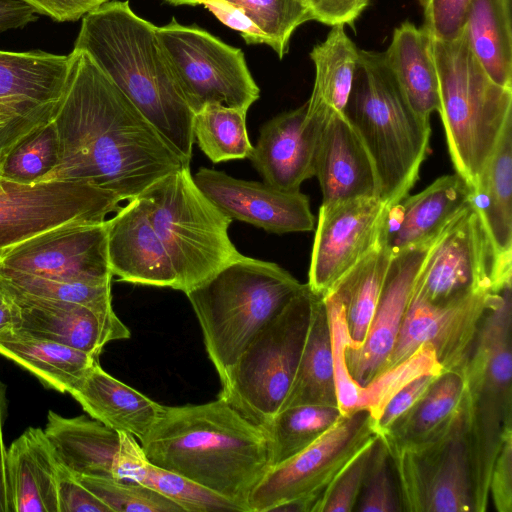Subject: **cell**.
<instances>
[{"instance_id": "cell-29", "label": "cell", "mask_w": 512, "mask_h": 512, "mask_svg": "<svg viewBox=\"0 0 512 512\" xmlns=\"http://www.w3.org/2000/svg\"><path fill=\"white\" fill-rule=\"evenodd\" d=\"M44 432L73 474L114 478L120 445L117 431L84 415L67 418L50 410Z\"/></svg>"}, {"instance_id": "cell-10", "label": "cell", "mask_w": 512, "mask_h": 512, "mask_svg": "<svg viewBox=\"0 0 512 512\" xmlns=\"http://www.w3.org/2000/svg\"><path fill=\"white\" fill-rule=\"evenodd\" d=\"M156 35L173 77L193 113L207 104L247 112L259 98L241 49L232 47L197 26L174 18L157 27Z\"/></svg>"}, {"instance_id": "cell-37", "label": "cell", "mask_w": 512, "mask_h": 512, "mask_svg": "<svg viewBox=\"0 0 512 512\" xmlns=\"http://www.w3.org/2000/svg\"><path fill=\"white\" fill-rule=\"evenodd\" d=\"M391 253L381 243L350 272L342 277L330 290L336 291L345 306V315L352 346L358 348L364 341L376 310Z\"/></svg>"}, {"instance_id": "cell-38", "label": "cell", "mask_w": 512, "mask_h": 512, "mask_svg": "<svg viewBox=\"0 0 512 512\" xmlns=\"http://www.w3.org/2000/svg\"><path fill=\"white\" fill-rule=\"evenodd\" d=\"M341 416L338 407L323 405H300L280 410L263 428L269 465H277L310 446Z\"/></svg>"}, {"instance_id": "cell-16", "label": "cell", "mask_w": 512, "mask_h": 512, "mask_svg": "<svg viewBox=\"0 0 512 512\" xmlns=\"http://www.w3.org/2000/svg\"><path fill=\"white\" fill-rule=\"evenodd\" d=\"M6 275L111 282L106 221L62 225L4 250L0 253V276Z\"/></svg>"}, {"instance_id": "cell-11", "label": "cell", "mask_w": 512, "mask_h": 512, "mask_svg": "<svg viewBox=\"0 0 512 512\" xmlns=\"http://www.w3.org/2000/svg\"><path fill=\"white\" fill-rule=\"evenodd\" d=\"M387 450L397 478L402 511L473 512L464 407L438 434Z\"/></svg>"}, {"instance_id": "cell-43", "label": "cell", "mask_w": 512, "mask_h": 512, "mask_svg": "<svg viewBox=\"0 0 512 512\" xmlns=\"http://www.w3.org/2000/svg\"><path fill=\"white\" fill-rule=\"evenodd\" d=\"M0 279L5 286L27 295L81 304L106 315L116 314L112 307L111 282L59 281L28 275H6Z\"/></svg>"}, {"instance_id": "cell-56", "label": "cell", "mask_w": 512, "mask_h": 512, "mask_svg": "<svg viewBox=\"0 0 512 512\" xmlns=\"http://www.w3.org/2000/svg\"><path fill=\"white\" fill-rule=\"evenodd\" d=\"M7 416L6 386L0 380V512H13V502L8 480L6 454L3 441V426Z\"/></svg>"}, {"instance_id": "cell-55", "label": "cell", "mask_w": 512, "mask_h": 512, "mask_svg": "<svg viewBox=\"0 0 512 512\" xmlns=\"http://www.w3.org/2000/svg\"><path fill=\"white\" fill-rule=\"evenodd\" d=\"M56 22H74L110 0H17Z\"/></svg>"}, {"instance_id": "cell-28", "label": "cell", "mask_w": 512, "mask_h": 512, "mask_svg": "<svg viewBox=\"0 0 512 512\" xmlns=\"http://www.w3.org/2000/svg\"><path fill=\"white\" fill-rule=\"evenodd\" d=\"M383 53L386 67L412 109L430 120L439 110V83L432 40L422 27L405 21L393 31Z\"/></svg>"}, {"instance_id": "cell-35", "label": "cell", "mask_w": 512, "mask_h": 512, "mask_svg": "<svg viewBox=\"0 0 512 512\" xmlns=\"http://www.w3.org/2000/svg\"><path fill=\"white\" fill-rule=\"evenodd\" d=\"M464 32L491 80L512 88L511 0H474Z\"/></svg>"}, {"instance_id": "cell-30", "label": "cell", "mask_w": 512, "mask_h": 512, "mask_svg": "<svg viewBox=\"0 0 512 512\" xmlns=\"http://www.w3.org/2000/svg\"><path fill=\"white\" fill-rule=\"evenodd\" d=\"M0 355L16 363L44 387L70 393L99 357L21 329L0 334Z\"/></svg>"}, {"instance_id": "cell-21", "label": "cell", "mask_w": 512, "mask_h": 512, "mask_svg": "<svg viewBox=\"0 0 512 512\" xmlns=\"http://www.w3.org/2000/svg\"><path fill=\"white\" fill-rule=\"evenodd\" d=\"M471 206V190L457 174L388 208L382 238L391 255L434 241Z\"/></svg>"}, {"instance_id": "cell-49", "label": "cell", "mask_w": 512, "mask_h": 512, "mask_svg": "<svg viewBox=\"0 0 512 512\" xmlns=\"http://www.w3.org/2000/svg\"><path fill=\"white\" fill-rule=\"evenodd\" d=\"M59 512H112L62 463L57 474Z\"/></svg>"}, {"instance_id": "cell-14", "label": "cell", "mask_w": 512, "mask_h": 512, "mask_svg": "<svg viewBox=\"0 0 512 512\" xmlns=\"http://www.w3.org/2000/svg\"><path fill=\"white\" fill-rule=\"evenodd\" d=\"M512 271L500 268L477 211L470 206L433 244L413 293L432 304H447L470 293L503 288Z\"/></svg>"}, {"instance_id": "cell-44", "label": "cell", "mask_w": 512, "mask_h": 512, "mask_svg": "<svg viewBox=\"0 0 512 512\" xmlns=\"http://www.w3.org/2000/svg\"><path fill=\"white\" fill-rule=\"evenodd\" d=\"M322 298L330 328L337 404L341 414L347 415L358 409L361 390V385L353 379L347 365L346 351L353 343L340 295L334 290H329Z\"/></svg>"}, {"instance_id": "cell-57", "label": "cell", "mask_w": 512, "mask_h": 512, "mask_svg": "<svg viewBox=\"0 0 512 512\" xmlns=\"http://www.w3.org/2000/svg\"><path fill=\"white\" fill-rule=\"evenodd\" d=\"M38 14L17 0H0V33L27 26L38 20Z\"/></svg>"}, {"instance_id": "cell-46", "label": "cell", "mask_w": 512, "mask_h": 512, "mask_svg": "<svg viewBox=\"0 0 512 512\" xmlns=\"http://www.w3.org/2000/svg\"><path fill=\"white\" fill-rule=\"evenodd\" d=\"M392 469L386 445L378 437L355 510L360 512L402 511L398 489L392 479Z\"/></svg>"}, {"instance_id": "cell-52", "label": "cell", "mask_w": 512, "mask_h": 512, "mask_svg": "<svg viewBox=\"0 0 512 512\" xmlns=\"http://www.w3.org/2000/svg\"><path fill=\"white\" fill-rule=\"evenodd\" d=\"M489 497L498 512H512V432L505 435L495 459L489 481Z\"/></svg>"}, {"instance_id": "cell-54", "label": "cell", "mask_w": 512, "mask_h": 512, "mask_svg": "<svg viewBox=\"0 0 512 512\" xmlns=\"http://www.w3.org/2000/svg\"><path fill=\"white\" fill-rule=\"evenodd\" d=\"M223 24L237 31L247 44H267L263 33L236 5L226 0H200Z\"/></svg>"}, {"instance_id": "cell-24", "label": "cell", "mask_w": 512, "mask_h": 512, "mask_svg": "<svg viewBox=\"0 0 512 512\" xmlns=\"http://www.w3.org/2000/svg\"><path fill=\"white\" fill-rule=\"evenodd\" d=\"M322 204L379 197L373 161L343 112H332L320 136L315 175Z\"/></svg>"}, {"instance_id": "cell-27", "label": "cell", "mask_w": 512, "mask_h": 512, "mask_svg": "<svg viewBox=\"0 0 512 512\" xmlns=\"http://www.w3.org/2000/svg\"><path fill=\"white\" fill-rule=\"evenodd\" d=\"M512 120L489 158L477 187L471 192V206L479 214L493 245L498 264L512 270Z\"/></svg>"}, {"instance_id": "cell-51", "label": "cell", "mask_w": 512, "mask_h": 512, "mask_svg": "<svg viewBox=\"0 0 512 512\" xmlns=\"http://www.w3.org/2000/svg\"><path fill=\"white\" fill-rule=\"evenodd\" d=\"M439 375L420 376L397 392L374 422L377 435L380 436L385 433L398 419L405 415L427 392Z\"/></svg>"}, {"instance_id": "cell-20", "label": "cell", "mask_w": 512, "mask_h": 512, "mask_svg": "<svg viewBox=\"0 0 512 512\" xmlns=\"http://www.w3.org/2000/svg\"><path fill=\"white\" fill-rule=\"evenodd\" d=\"M438 238L392 255L365 339L358 348H347L346 351L349 372L359 385L368 383L387 361L396 343L419 272Z\"/></svg>"}, {"instance_id": "cell-59", "label": "cell", "mask_w": 512, "mask_h": 512, "mask_svg": "<svg viewBox=\"0 0 512 512\" xmlns=\"http://www.w3.org/2000/svg\"><path fill=\"white\" fill-rule=\"evenodd\" d=\"M173 5H199L200 0H166Z\"/></svg>"}, {"instance_id": "cell-22", "label": "cell", "mask_w": 512, "mask_h": 512, "mask_svg": "<svg viewBox=\"0 0 512 512\" xmlns=\"http://www.w3.org/2000/svg\"><path fill=\"white\" fill-rule=\"evenodd\" d=\"M106 228L112 275L131 284L176 289L170 260L140 196L106 220Z\"/></svg>"}, {"instance_id": "cell-39", "label": "cell", "mask_w": 512, "mask_h": 512, "mask_svg": "<svg viewBox=\"0 0 512 512\" xmlns=\"http://www.w3.org/2000/svg\"><path fill=\"white\" fill-rule=\"evenodd\" d=\"M243 110L221 104H207L194 113L193 137L213 163L249 158L253 145Z\"/></svg>"}, {"instance_id": "cell-41", "label": "cell", "mask_w": 512, "mask_h": 512, "mask_svg": "<svg viewBox=\"0 0 512 512\" xmlns=\"http://www.w3.org/2000/svg\"><path fill=\"white\" fill-rule=\"evenodd\" d=\"M443 372L433 346L422 344L408 358L382 370L361 386L358 409L367 410L375 422L389 400L410 382L423 375Z\"/></svg>"}, {"instance_id": "cell-19", "label": "cell", "mask_w": 512, "mask_h": 512, "mask_svg": "<svg viewBox=\"0 0 512 512\" xmlns=\"http://www.w3.org/2000/svg\"><path fill=\"white\" fill-rule=\"evenodd\" d=\"M193 179L202 193L231 220L276 234L314 229L315 217L309 198L300 190L283 191L265 182L238 179L204 167Z\"/></svg>"}, {"instance_id": "cell-4", "label": "cell", "mask_w": 512, "mask_h": 512, "mask_svg": "<svg viewBox=\"0 0 512 512\" xmlns=\"http://www.w3.org/2000/svg\"><path fill=\"white\" fill-rule=\"evenodd\" d=\"M343 111L365 145L390 208L408 195L429 150L430 120L409 105L385 65L383 53L360 50Z\"/></svg>"}, {"instance_id": "cell-15", "label": "cell", "mask_w": 512, "mask_h": 512, "mask_svg": "<svg viewBox=\"0 0 512 512\" xmlns=\"http://www.w3.org/2000/svg\"><path fill=\"white\" fill-rule=\"evenodd\" d=\"M499 293L477 291L439 305L412 292L396 343L381 371L400 363L419 346L428 343L433 346L444 372L462 373L483 317L496 303Z\"/></svg>"}, {"instance_id": "cell-18", "label": "cell", "mask_w": 512, "mask_h": 512, "mask_svg": "<svg viewBox=\"0 0 512 512\" xmlns=\"http://www.w3.org/2000/svg\"><path fill=\"white\" fill-rule=\"evenodd\" d=\"M331 113L309 99L262 125L248 159L263 182L283 191H299L315 175L320 136Z\"/></svg>"}, {"instance_id": "cell-17", "label": "cell", "mask_w": 512, "mask_h": 512, "mask_svg": "<svg viewBox=\"0 0 512 512\" xmlns=\"http://www.w3.org/2000/svg\"><path fill=\"white\" fill-rule=\"evenodd\" d=\"M388 208L379 197L321 204L307 282L313 293L324 296L381 243Z\"/></svg>"}, {"instance_id": "cell-5", "label": "cell", "mask_w": 512, "mask_h": 512, "mask_svg": "<svg viewBox=\"0 0 512 512\" xmlns=\"http://www.w3.org/2000/svg\"><path fill=\"white\" fill-rule=\"evenodd\" d=\"M303 286L278 264L243 256L185 293L220 381Z\"/></svg>"}, {"instance_id": "cell-1", "label": "cell", "mask_w": 512, "mask_h": 512, "mask_svg": "<svg viewBox=\"0 0 512 512\" xmlns=\"http://www.w3.org/2000/svg\"><path fill=\"white\" fill-rule=\"evenodd\" d=\"M70 57L68 83L52 119L60 161L45 181L87 182L124 201L190 165L85 51L73 49Z\"/></svg>"}, {"instance_id": "cell-2", "label": "cell", "mask_w": 512, "mask_h": 512, "mask_svg": "<svg viewBox=\"0 0 512 512\" xmlns=\"http://www.w3.org/2000/svg\"><path fill=\"white\" fill-rule=\"evenodd\" d=\"M153 464L175 472L239 505L269 468L264 430L224 398L164 406L140 442Z\"/></svg>"}, {"instance_id": "cell-34", "label": "cell", "mask_w": 512, "mask_h": 512, "mask_svg": "<svg viewBox=\"0 0 512 512\" xmlns=\"http://www.w3.org/2000/svg\"><path fill=\"white\" fill-rule=\"evenodd\" d=\"M465 381L460 372L445 371L421 399L385 433L378 436L387 448L426 440L447 427L464 407Z\"/></svg>"}, {"instance_id": "cell-33", "label": "cell", "mask_w": 512, "mask_h": 512, "mask_svg": "<svg viewBox=\"0 0 512 512\" xmlns=\"http://www.w3.org/2000/svg\"><path fill=\"white\" fill-rule=\"evenodd\" d=\"M300 405L338 407L328 316L317 294L296 374L281 410Z\"/></svg>"}, {"instance_id": "cell-45", "label": "cell", "mask_w": 512, "mask_h": 512, "mask_svg": "<svg viewBox=\"0 0 512 512\" xmlns=\"http://www.w3.org/2000/svg\"><path fill=\"white\" fill-rule=\"evenodd\" d=\"M76 479L112 512H180L173 501L134 481L113 477L76 475Z\"/></svg>"}, {"instance_id": "cell-12", "label": "cell", "mask_w": 512, "mask_h": 512, "mask_svg": "<svg viewBox=\"0 0 512 512\" xmlns=\"http://www.w3.org/2000/svg\"><path fill=\"white\" fill-rule=\"evenodd\" d=\"M120 202L114 193L83 181L24 184L0 177V253L55 227L105 222Z\"/></svg>"}, {"instance_id": "cell-48", "label": "cell", "mask_w": 512, "mask_h": 512, "mask_svg": "<svg viewBox=\"0 0 512 512\" xmlns=\"http://www.w3.org/2000/svg\"><path fill=\"white\" fill-rule=\"evenodd\" d=\"M474 0H418L422 28L432 40L448 42L462 35Z\"/></svg>"}, {"instance_id": "cell-31", "label": "cell", "mask_w": 512, "mask_h": 512, "mask_svg": "<svg viewBox=\"0 0 512 512\" xmlns=\"http://www.w3.org/2000/svg\"><path fill=\"white\" fill-rule=\"evenodd\" d=\"M120 434L114 466V478L134 481L161 494L189 512H244L234 502L175 472L151 463L140 443L132 436Z\"/></svg>"}, {"instance_id": "cell-40", "label": "cell", "mask_w": 512, "mask_h": 512, "mask_svg": "<svg viewBox=\"0 0 512 512\" xmlns=\"http://www.w3.org/2000/svg\"><path fill=\"white\" fill-rule=\"evenodd\" d=\"M1 177L24 184L45 179L60 161V143L53 120L40 124L14 141L1 155Z\"/></svg>"}, {"instance_id": "cell-8", "label": "cell", "mask_w": 512, "mask_h": 512, "mask_svg": "<svg viewBox=\"0 0 512 512\" xmlns=\"http://www.w3.org/2000/svg\"><path fill=\"white\" fill-rule=\"evenodd\" d=\"M138 196L170 260L175 290L186 293L244 256L229 237L232 220L197 187L189 165Z\"/></svg>"}, {"instance_id": "cell-58", "label": "cell", "mask_w": 512, "mask_h": 512, "mask_svg": "<svg viewBox=\"0 0 512 512\" xmlns=\"http://www.w3.org/2000/svg\"><path fill=\"white\" fill-rule=\"evenodd\" d=\"M20 310L13 296L0 280V334L18 329Z\"/></svg>"}, {"instance_id": "cell-9", "label": "cell", "mask_w": 512, "mask_h": 512, "mask_svg": "<svg viewBox=\"0 0 512 512\" xmlns=\"http://www.w3.org/2000/svg\"><path fill=\"white\" fill-rule=\"evenodd\" d=\"M315 295L304 284L221 381L219 396L262 429L281 410L292 385Z\"/></svg>"}, {"instance_id": "cell-47", "label": "cell", "mask_w": 512, "mask_h": 512, "mask_svg": "<svg viewBox=\"0 0 512 512\" xmlns=\"http://www.w3.org/2000/svg\"><path fill=\"white\" fill-rule=\"evenodd\" d=\"M377 439L365 445L340 470L321 495L314 512H350L355 510Z\"/></svg>"}, {"instance_id": "cell-3", "label": "cell", "mask_w": 512, "mask_h": 512, "mask_svg": "<svg viewBox=\"0 0 512 512\" xmlns=\"http://www.w3.org/2000/svg\"><path fill=\"white\" fill-rule=\"evenodd\" d=\"M156 29L128 1H108L82 17L73 49L85 51L171 149L190 163L194 113L173 77Z\"/></svg>"}, {"instance_id": "cell-36", "label": "cell", "mask_w": 512, "mask_h": 512, "mask_svg": "<svg viewBox=\"0 0 512 512\" xmlns=\"http://www.w3.org/2000/svg\"><path fill=\"white\" fill-rule=\"evenodd\" d=\"M344 27L333 26L325 40L310 52L315 66V82L309 99L330 112L344 111L360 56V49L346 34Z\"/></svg>"}, {"instance_id": "cell-26", "label": "cell", "mask_w": 512, "mask_h": 512, "mask_svg": "<svg viewBox=\"0 0 512 512\" xmlns=\"http://www.w3.org/2000/svg\"><path fill=\"white\" fill-rule=\"evenodd\" d=\"M13 512H59L57 474L61 461L44 429L29 427L6 454Z\"/></svg>"}, {"instance_id": "cell-6", "label": "cell", "mask_w": 512, "mask_h": 512, "mask_svg": "<svg viewBox=\"0 0 512 512\" xmlns=\"http://www.w3.org/2000/svg\"><path fill=\"white\" fill-rule=\"evenodd\" d=\"M432 40V39H431ZM439 83V110L449 155L471 192L477 187L506 124L512 120V88L486 74L468 44L432 40Z\"/></svg>"}, {"instance_id": "cell-50", "label": "cell", "mask_w": 512, "mask_h": 512, "mask_svg": "<svg viewBox=\"0 0 512 512\" xmlns=\"http://www.w3.org/2000/svg\"><path fill=\"white\" fill-rule=\"evenodd\" d=\"M58 103L43 105L28 101H0V130L29 131L52 120Z\"/></svg>"}, {"instance_id": "cell-53", "label": "cell", "mask_w": 512, "mask_h": 512, "mask_svg": "<svg viewBox=\"0 0 512 512\" xmlns=\"http://www.w3.org/2000/svg\"><path fill=\"white\" fill-rule=\"evenodd\" d=\"M371 0H305L312 20L324 25H350L362 14Z\"/></svg>"}, {"instance_id": "cell-13", "label": "cell", "mask_w": 512, "mask_h": 512, "mask_svg": "<svg viewBox=\"0 0 512 512\" xmlns=\"http://www.w3.org/2000/svg\"><path fill=\"white\" fill-rule=\"evenodd\" d=\"M376 438L374 420L367 410L342 415L310 446L267 469L249 495V512H268L298 497L320 499L340 470Z\"/></svg>"}, {"instance_id": "cell-7", "label": "cell", "mask_w": 512, "mask_h": 512, "mask_svg": "<svg viewBox=\"0 0 512 512\" xmlns=\"http://www.w3.org/2000/svg\"><path fill=\"white\" fill-rule=\"evenodd\" d=\"M473 512H485L491 471L512 432V289L505 286L487 311L462 372Z\"/></svg>"}, {"instance_id": "cell-25", "label": "cell", "mask_w": 512, "mask_h": 512, "mask_svg": "<svg viewBox=\"0 0 512 512\" xmlns=\"http://www.w3.org/2000/svg\"><path fill=\"white\" fill-rule=\"evenodd\" d=\"M69 394L91 418L139 443L164 410L163 405L108 374L99 362Z\"/></svg>"}, {"instance_id": "cell-32", "label": "cell", "mask_w": 512, "mask_h": 512, "mask_svg": "<svg viewBox=\"0 0 512 512\" xmlns=\"http://www.w3.org/2000/svg\"><path fill=\"white\" fill-rule=\"evenodd\" d=\"M70 67V54L0 50V101L56 104L66 89Z\"/></svg>"}, {"instance_id": "cell-42", "label": "cell", "mask_w": 512, "mask_h": 512, "mask_svg": "<svg viewBox=\"0 0 512 512\" xmlns=\"http://www.w3.org/2000/svg\"><path fill=\"white\" fill-rule=\"evenodd\" d=\"M238 6L282 59L294 31L312 16L305 0H226Z\"/></svg>"}, {"instance_id": "cell-60", "label": "cell", "mask_w": 512, "mask_h": 512, "mask_svg": "<svg viewBox=\"0 0 512 512\" xmlns=\"http://www.w3.org/2000/svg\"><path fill=\"white\" fill-rule=\"evenodd\" d=\"M0 163H1V160H0ZM0 177H1V165H0Z\"/></svg>"}, {"instance_id": "cell-23", "label": "cell", "mask_w": 512, "mask_h": 512, "mask_svg": "<svg viewBox=\"0 0 512 512\" xmlns=\"http://www.w3.org/2000/svg\"><path fill=\"white\" fill-rule=\"evenodd\" d=\"M5 287L20 310L18 329L32 335L97 357L108 342L131 336L116 314L106 315L81 304L39 298Z\"/></svg>"}]
</instances>
